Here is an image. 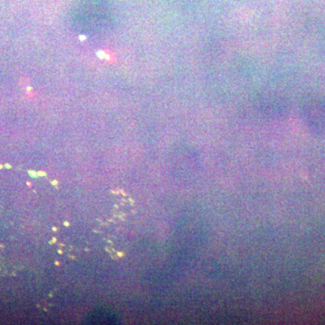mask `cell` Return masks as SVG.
Returning <instances> with one entry per match:
<instances>
[{"mask_svg": "<svg viewBox=\"0 0 325 325\" xmlns=\"http://www.w3.org/2000/svg\"><path fill=\"white\" fill-rule=\"evenodd\" d=\"M97 56H98L99 59H105L106 53H104L103 51H98V52L97 53Z\"/></svg>", "mask_w": 325, "mask_h": 325, "instance_id": "1", "label": "cell"}, {"mask_svg": "<svg viewBox=\"0 0 325 325\" xmlns=\"http://www.w3.org/2000/svg\"><path fill=\"white\" fill-rule=\"evenodd\" d=\"M79 40L81 41V42H83V41L86 40V36H85V35H80V36H79Z\"/></svg>", "mask_w": 325, "mask_h": 325, "instance_id": "2", "label": "cell"}]
</instances>
